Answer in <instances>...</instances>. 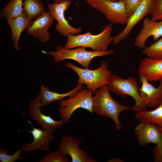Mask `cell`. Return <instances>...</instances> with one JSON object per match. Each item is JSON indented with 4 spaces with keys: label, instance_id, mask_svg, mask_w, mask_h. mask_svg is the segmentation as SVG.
<instances>
[{
    "label": "cell",
    "instance_id": "obj_11",
    "mask_svg": "<svg viewBox=\"0 0 162 162\" xmlns=\"http://www.w3.org/2000/svg\"><path fill=\"white\" fill-rule=\"evenodd\" d=\"M154 0H143L134 13L130 16L124 28L114 36L113 42L117 44L127 39L135 26L149 14Z\"/></svg>",
    "mask_w": 162,
    "mask_h": 162
},
{
    "label": "cell",
    "instance_id": "obj_33",
    "mask_svg": "<svg viewBox=\"0 0 162 162\" xmlns=\"http://www.w3.org/2000/svg\"><path fill=\"white\" fill-rule=\"evenodd\" d=\"M76 0L80 1V0Z\"/></svg>",
    "mask_w": 162,
    "mask_h": 162
},
{
    "label": "cell",
    "instance_id": "obj_16",
    "mask_svg": "<svg viewBox=\"0 0 162 162\" xmlns=\"http://www.w3.org/2000/svg\"><path fill=\"white\" fill-rule=\"evenodd\" d=\"M141 86L139 88L140 94L147 106L154 108L162 103V80L157 88L149 83L142 75L139 74Z\"/></svg>",
    "mask_w": 162,
    "mask_h": 162
},
{
    "label": "cell",
    "instance_id": "obj_4",
    "mask_svg": "<svg viewBox=\"0 0 162 162\" xmlns=\"http://www.w3.org/2000/svg\"><path fill=\"white\" fill-rule=\"evenodd\" d=\"M65 65L75 71L79 76L77 84L86 85L85 88L91 90L94 94L97 90L101 87L108 85L112 74L111 71L108 68V64L102 61L100 66L94 70L82 68L70 62H66Z\"/></svg>",
    "mask_w": 162,
    "mask_h": 162
},
{
    "label": "cell",
    "instance_id": "obj_17",
    "mask_svg": "<svg viewBox=\"0 0 162 162\" xmlns=\"http://www.w3.org/2000/svg\"><path fill=\"white\" fill-rule=\"evenodd\" d=\"M138 70L139 74L143 76L149 82L162 80V58H143L140 62Z\"/></svg>",
    "mask_w": 162,
    "mask_h": 162
},
{
    "label": "cell",
    "instance_id": "obj_3",
    "mask_svg": "<svg viewBox=\"0 0 162 162\" xmlns=\"http://www.w3.org/2000/svg\"><path fill=\"white\" fill-rule=\"evenodd\" d=\"M108 86L110 91L123 98L129 95L134 100L135 104L131 110L136 112L146 110L147 106L140 94L138 82L135 77L124 79L117 74H112Z\"/></svg>",
    "mask_w": 162,
    "mask_h": 162
},
{
    "label": "cell",
    "instance_id": "obj_21",
    "mask_svg": "<svg viewBox=\"0 0 162 162\" xmlns=\"http://www.w3.org/2000/svg\"><path fill=\"white\" fill-rule=\"evenodd\" d=\"M23 8L26 16L31 20L46 12L42 0H23Z\"/></svg>",
    "mask_w": 162,
    "mask_h": 162
},
{
    "label": "cell",
    "instance_id": "obj_5",
    "mask_svg": "<svg viewBox=\"0 0 162 162\" xmlns=\"http://www.w3.org/2000/svg\"><path fill=\"white\" fill-rule=\"evenodd\" d=\"M86 48L80 46L75 49H68L59 45L56 47V51L47 52L42 51V52L52 56L55 62L71 59L76 61L85 68L88 69L92 60L94 58L108 56L115 52L113 49L105 51H89L86 50Z\"/></svg>",
    "mask_w": 162,
    "mask_h": 162
},
{
    "label": "cell",
    "instance_id": "obj_23",
    "mask_svg": "<svg viewBox=\"0 0 162 162\" xmlns=\"http://www.w3.org/2000/svg\"><path fill=\"white\" fill-rule=\"evenodd\" d=\"M142 53L147 57L154 59L162 58V37L148 46L143 49Z\"/></svg>",
    "mask_w": 162,
    "mask_h": 162
},
{
    "label": "cell",
    "instance_id": "obj_31",
    "mask_svg": "<svg viewBox=\"0 0 162 162\" xmlns=\"http://www.w3.org/2000/svg\"><path fill=\"white\" fill-rule=\"evenodd\" d=\"M66 0H54L55 2L58 3L64 1Z\"/></svg>",
    "mask_w": 162,
    "mask_h": 162
},
{
    "label": "cell",
    "instance_id": "obj_28",
    "mask_svg": "<svg viewBox=\"0 0 162 162\" xmlns=\"http://www.w3.org/2000/svg\"><path fill=\"white\" fill-rule=\"evenodd\" d=\"M152 153L154 162H162V138L153 148Z\"/></svg>",
    "mask_w": 162,
    "mask_h": 162
},
{
    "label": "cell",
    "instance_id": "obj_7",
    "mask_svg": "<svg viewBox=\"0 0 162 162\" xmlns=\"http://www.w3.org/2000/svg\"><path fill=\"white\" fill-rule=\"evenodd\" d=\"M95 9L113 24L126 25L130 17L125 2L123 1L98 0Z\"/></svg>",
    "mask_w": 162,
    "mask_h": 162
},
{
    "label": "cell",
    "instance_id": "obj_9",
    "mask_svg": "<svg viewBox=\"0 0 162 162\" xmlns=\"http://www.w3.org/2000/svg\"><path fill=\"white\" fill-rule=\"evenodd\" d=\"M81 140L79 138L65 135L61 139L59 149L65 155H69L72 162H95L90 157L88 152L80 148Z\"/></svg>",
    "mask_w": 162,
    "mask_h": 162
},
{
    "label": "cell",
    "instance_id": "obj_24",
    "mask_svg": "<svg viewBox=\"0 0 162 162\" xmlns=\"http://www.w3.org/2000/svg\"><path fill=\"white\" fill-rule=\"evenodd\" d=\"M40 162H69L66 156L59 149L47 154L40 160Z\"/></svg>",
    "mask_w": 162,
    "mask_h": 162
},
{
    "label": "cell",
    "instance_id": "obj_25",
    "mask_svg": "<svg viewBox=\"0 0 162 162\" xmlns=\"http://www.w3.org/2000/svg\"><path fill=\"white\" fill-rule=\"evenodd\" d=\"M22 151L20 150L16 151L12 155L8 154V151L4 149H0V161L1 162H14L16 160L23 158L21 156Z\"/></svg>",
    "mask_w": 162,
    "mask_h": 162
},
{
    "label": "cell",
    "instance_id": "obj_18",
    "mask_svg": "<svg viewBox=\"0 0 162 162\" xmlns=\"http://www.w3.org/2000/svg\"><path fill=\"white\" fill-rule=\"evenodd\" d=\"M83 88V84L79 83L77 86L70 92L64 93H59L51 91L49 88L42 84L39 94L40 98L41 107L48 105L57 100H61L65 97H72Z\"/></svg>",
    "mask_w": 162,
    "mask_h": 162
},
{
    "label": "cell",
    "instance_id": "obj_32",
    "mask_svg": "<svg viewBox=\"0 0 162 162\" xmlns=\"http://www.w3.org/2000/svg\"><path fill=\"white\" fill-rule=\"evenodd\" d=\"M111 1H115V2H116V1H123L124 2L125 0H109Z\"/></svg>",
    "mask_w": 162,
    "mask_h": 162
},
{
    "label": "cell",
    "instance_id": "obj_27",
    "mask_svg": "<svg viewBox=\"0 0 162 162\" xmlns=\"http://www.w3.org/2000/svg\"><path fill=\"white\" fill-rule=\"evenodd\" d=\"M143 0H125L126 9L130 16L140 5Z\"/></svg>",
    "mask_w": 162,
    "mask_h": 162
},
{
    "label": "cell",
    "instance_id": "obj_8",
    "mask_svg": "<svg viewBox=\"0 0 162 162\" xmlns=\"http://www.w3.org/2000/svg\"><path fill=\"white\" fill-rule=\"evenodd\" d=\"M71 2V0H66L58 3H49L48 5L49 12L57 21V24L55 27L56 30L64 37H67L70 34H77L82 30L81 27L75 28L72 26L65 19V12L68 9Z\"/></svg>",
    "mask_w": 162,
    "mask_h": 162
},
{
    "label": "cell",
    "instance_id": "obj_22",
    "mask_svg": "<svg viewBox=\"0 0 162 162\" xmlns=\"http://www.w3.org/2000/svg\"><path fill=\"white\" fill-rule=\"evenodd\" d=\"M23 0H11L0 12V16L7 21L23 12Z\"/></svg>",
    "mask_w": 162,
    "mask_h": 162
},
{
    "label": "cell",
    "instance_id": "obj_2",
    "mask_svg": "<svg viewBox=\"0 0 162 162\" xmlns=\"http://www.w3.org/2000/svg\"><path fill=\"white\" fill-rule=\"evenodd\" d=\"M112 27L110 25L105 26L100 33L94 34L90 31L83 34H69L64 47L67 49L83 46L89 48L95 51H105L108 50L109 45L113 41L114 36L111 35Z\"/></svg>",
    "mask_w": 162,
    "mask_h": 162
},
{
    "label": "cell",
    "instance_id": "obj_26",
    "mask_svg": "<svg viewBox=\"0 0 162 162\" xmlns=\"http://www.w3.org/2000/svg\"><path fill=\"white\" fill-rule=\"evenodd\" d=\"M151 19L158 21L162 20V0H154L149 14Z\"/></svg>",
    "mask_w": 162,
    "mask_h": 162
},
{
    "label": "cell",
    "instance_id": "obj_13",
    "mask_svg": "<svg viewBox=\"0 0 162 162\" xmlns=\"http://www.w3.org/2000/svg\"><path fill=\"white\" fill-rule=\"evenodd\" d=\"M49 11L46 12L33 21L31 25L27 29V33L43 44L49 41L50 35L49 28L52 25L55 20Z\"/></svg>",
    "mask_w": 162,
    "mask_h": 162
},
{
    "label": "cell",
    "instance_id": "obj_1",
    "mask_svg": "<svg viewBox=\"0 0 162 162\" xmlns=\"http://www.w3.org/2000/svg\"><path fill=\"white\" fill-rule=\"evenodd\" d=\"M108 85L99 88L92 96V110L98 115L108 117L114 122L116 129L120 130L122 126L119 116L123 111L130 110L129 106L123 105L111 96Z\"/></svg>",
    "mask_w": 162,
    "mask_h": 162
},
{
    "label": "cell",
    "instance_id": "obj_6",
    "mask_svg": "<svg viewBox=\"0 0 162 162\" xmlns=\"http://www.w3.org/2000/svg\"><path fill=\"white\" fill-rule=\"evenodd\" d=\"M92 91L85 88L74 96L60 101L58 110L61 119L65 123L68 122L73 114L79 108L84 109L93 115Z\"/></svg>",
    "mask_w": 162,
    "mask_h": 162
},
{
    "label": "cell",
    "instance_id": "obj_15",
    "mask_svg": "<svg viewBox=\"0 0 162 162\" xmlns=\"http://www.w3.org/2000/svg\"><path fill=\"white\" fill-rule=\"evenodd\" d=\"M32 130H26L32 135L33 140L29 143L25 142L21 149L25 152L28 153L36 149H39L44 152L50 150V142L54 139L53 133L47 130L35 128L32 125Z\"/></svg>",
    "mask_w": 162,
    "mask_h": 162
},
{
    "label": "cell",
    "instance_id": "obj_29",
    "mask_svg": "<svg viewBox=\"0 0 162 162\" xmlns=\"http://www.w3.org/2000/svg\"><path fill=\"white\" fill-rule=\"evenodd\" d=\"M87 3L91 7L95 9L96 3L98 0H85Z\"/></svg>",
    "mask_w": 162,
    "mask_h": 162
},
{
    "label": "cell",
    "instance_id": "obj_10",
    "mask_svg": "<svg viewBox=\"0 0 162 162\" xmlns=\"http://www.w3.org/2000/svg\"><path fill=\"white\" fill-rule=\"evenodd\" d=\"M40 98L39 94L29 104L28 113L31 118L42 127L43 129L52 133L64 125L65 123L61 119L57 121L49 115L43 114L40 109Z\"/></svg>",
    "mask_w": 162,
    "mask_h": 162
},
{
    "label": "cell",
    "instance_id": "obj_14",
    "mask_svg": "<svg viewBox=\"0 0 162 162\" xmlns=\"http://www.w3.org/2000/svg\"><path fill=\"white\" fill-rule=\"evenodd\" d=\"M151 36L154 41L162 37V20L158 22L149 17L145 18L142 28L135 38L134 45L143 49L146 47V41Z\"/></svg>",
    "mask_w": 162,
    "mask_h": 162
},
{
    "label": "cell",
    "instance_id": "obj_19",
    "mask_svg": "<svg viewBox=\"0 0 162 162\" xmlns=\"http://www.w3.org/2000/svg\"><path fill=\"white\" fill-rule=\"evenodd\" d=\"M33 21L29 19L24 11L21 14L7 21L12 31V38L16 50L19 51V42L21 33L27 29L32 24Z\"/></svg>",
    "mask_w": 162,
    "mask_h": 162
},
{
    "label": "cell",
    "instance_id": "obj_30",
    "mask_svg": "<svg viewBox=\"0 0 162 162\" xmlns=\"http://www.w3.org/2000/svg\"><path fill=\"white\" fill-rule=\"evenodd\" d=\"M124 160L123 159L119 158H112L109 159L108 162H123Z\"/></svg>",
    "mask_w": 162,
    "mask_h": 162
},
{
    "label": "cell",
    "instance_id": "obj_12",
    "mask_svg": "<svg viewBox=\"0 0 162 162\" xmlns=\"http://www.w3.org/2000/svg\"><path fill=\"white\" fill-rule=\"evenodd\" d=\"M134 133L139 144L142 146L150 143L156 145L162 138V129L150 122H140L135 127Z\"/></svg>",
    "mask_w": 162,
    "mask_h": 162
},
{
    "label": "cell",
    "instance_id": "obj_20",
    "mask_svg": "<svg viewBox=\"0 0 162 162\" xmlns=\"http://www.w3.org/2000/svg\"><path fill=\"white\" fill-rule=\"evenodd\" d=\"M134 117L140 122H152L162 129V103L153 110L136 112Z\"/></svg>",
    "mask_w": 162,
    "mask_h": 162
}]
</instances>
